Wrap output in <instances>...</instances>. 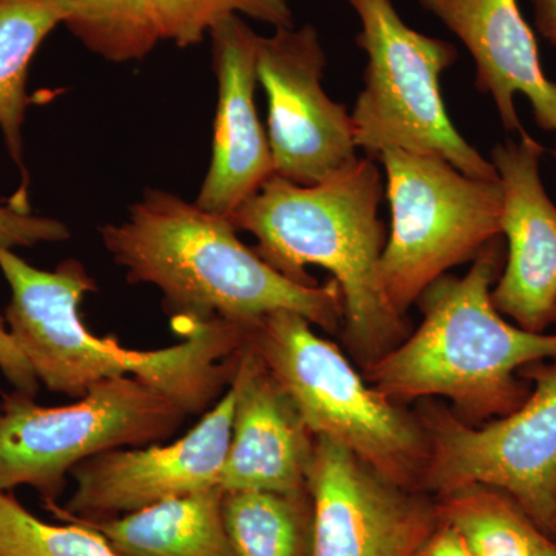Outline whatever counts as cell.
Masks as SVG:
<instances>
[{
  "label": "cell",
  "mask_w": 556,
  "mask_h": 556,
  "mask_svg": "<svg viewBox=\"0 0 556 556\" xmlns=\"http://www.w3.org/2000/svg\"><path fill=\"white\" fill-rule=\"evenodd\" d=\"M555 156H556V142H555V150H554Z\"/></svg>",
  "instance_id": "f1b7e54d"
},
{
  "label": "cell",
  "mask_w": 556,
  "mask_h": 556,
  "mask_svg": "<svg viewBox=\"0 0 556 556\" xmlns=\"http://www.w3.org/2000/svg\"><path fill=\"white\" fill-rule=\"evenodd\" d=\"M248 340L314 437L343 445L388 481L420 490L428 441L415 409L379 393L298 313L277 311L249 325Z\"/></svg>",
  "instance_id": "5b68a950"
},
{
  "label": "cell",
  "mask_w": 556,
  "mask_h": 556,
  "mask_svg": "<svg viewBox=\"0 0 556 556\" xmlns=\"http://www.w3.org/2000/svg\"><path fill=\"white\" fill-rule=\"evenodd\" d=\"M327 54L316 28L258 38L257 79L268 98L274 170L299 186L327 181L357 161L353 118L321 86Z\"/></svg>",
  "instance_id": "30bf717a"
},
{
  "label": "cell",
  "mask_w": 556,
  "mask_h": 556,
  "mask_svg": "<svg viewBox=\"0 0 556 556\" xmlns=\"http://www.w3.org/2000/svg\"><path fill=\"white\" fill-rule=\"evenodd\" d=\"M163 39L195 46L226 17L244 14L274 28L294 27L288 0H153Z\"/></svg>",
  "instance_id": "603a6c76"
},
{
  "label": "cell",
  "mask_w": 556,
  "mask_h": 556,
  "mask_svg": "<svg viewBox=\"0 0 556 556\" xmlns=\"http://www.w3.org/2000/svg\"><path fill=\"white\" fill-rule=\"evenodd\" d=\"M530 383L521 407L482 426H470L437 399L415 409L428 441L420 490L439 500L471 485L510 496L556 540V358L519 371Z\"/></svg>",
  "instance_id": "9c48e42d"
},
{
  "label": "cell",
  "mask_w": 556,
  "mask_h": 556,
  "mask_svg": "<svg viewBox=\"0 0 556 556\" xmlns=\"http://www.w3.org/2000/svg\"><path fill=\"white\" fill-rule=\"evenodd\" d=\"M538 31L556 46V0H530Z\"/></svg>",
  "instance_id": "4316f807"
},
{
  "label": "cell",
  "mask_w": 556,
  "mask_h": 556,
  "mask_svg": "<svg viewBox=\"0 0 556 556\" xmlns=\"http://www.w3.org/2000/svg\"><path fill=\"white\" fill-rule=\"evenodd\" d=\"M233 397L229 387L192 430L169 445L110 450L84 460L70 475L75 492L61 510L80 519L116 518L219 486Z\"/></svg>",
  "instance_id": "7c38bea8"
},
{
  "label": "cell",
  "mask_w": 556,
  "mask_h": 556,
  "mask_svg": "<svg viewBox=\"0 0 556 556\" xmlns=\"http://www.w3.org/2000/svg\"><path fill=\"white\" fill-rule=\"evenodd\" d=\"M223 496L222 486H214L108 519L70 517L58 503L46 507L62 522L100 533L118 556H233Z\"/></svg>",
  "instance_id": "e0dca14e"
},
{
  "label": "cell",
  "mask_w": 556,
  "mask_h": 556,
  "mask_svg": "<svg viewBox=\"0 0 556 556\" xmlns=\"http://www.w3.org/2000/svg\"><path fill=\"white\" fill-rule=\"evenodd\" d=\"M543 153L526 131L518 141L496 144L490 160L503 186L501 229L507 239L493 305L530 332H547L556 311V206L540 177Z\"/></svg>",
  "instance_id": "4fadbf2b"
},
{
  "label": "cell",
  "mask_w": 556,
  "mask_h": 556,
  "mask_svg": "<svg viewBox=\"0 0 556 556\" xmlns=\"http://www.w3.org/2000/svg\"><path fill=\"white\" fill-rule=\"evenodd\" d=\"M230 387L236 397L223 492H308L316 437L249 340L237 354Z\"/></svg>",
  "instance_id": "5bb4252c"
},
{
  "label": "cell",
  "mask_w": 556,
  "mask_h": 556,
  "mask_svg": "<svg viewBox=\"0 0 556 556\" xmlns=\"http://www.w3.org/2000/svg\"><path fill=\"white\" fill-rule=\"evenodd\" d=\"M0 556H118L108 541L79 522L50 525L10 492H0Z\"/></svg>",
  "instance_id": "7402d4cb"
},
{
  "label": "cell",
  "mask_w": 556,
  "mask_h": 556,
  "mask_svg": "<svg viewBox=\"0 0 556 556\" xmlns=\"http://www.w3.org/2000/svg\"><path fill=\"white\" fill-rule=\"evenodd\" d=\"M361 21L358 49L367 54L364 89L354 104L357 149L378 160L390 149L439 155L468 177L500 179L453 126L439 79L457 61L448 40L416 31L402 20L393 0H348Z\"/></svg>",
  "instance_id": "8992f818"
},
{
  "label": "cell",
  "mask_w": 556,
  "mask_h": 556,
  "mask_svg": "<svg viewBox=\"0 0 556 556\" xmlns=\"http://www.w3.org/2000/svg\"><path fill=\"white\" fill-rule=\"evenodd\" d=\"M503 241H492L463 277H439L417 299L422 321L397 346L362 368L383 396L397 402L447 399L470 426L515 412L530 394L519 371L556 358V334L530 332L493 305L503 270Z\"/></svg>",
  "instance_id": "277c9868"
},
{
  "label": "cell",
  "mask_w": 556,
  "mask_h": 556,
  "mask_svg": "<svg viewBox=\"0 0 556 556\" xmlns=\"http://www.w3.org/2000/svg\"><path fill=\"white\" fill-rule=\"evenodd\" d=\"M223 517L233 556H311L308 492H225Z\"/></svg>",
  "instance_id": "ffe728a7"
},
{
  "label": "cell",
  "mask_w": 556,
  "mask_h": 556,
  "mask_svg": "<svg viewBox=\"0 0 556 556\" xmlns=\"http://www.w3.org/2000/svg\"><path fill=\"white\" fill-rule=\"evenodd\" d=\"M228 217L174 193L149 189L129 218L101 229L102 243L134 285L163 294L170 320L252 325L291 311L329 334L343 325V298L332 278L303 287L268 265L237 236Z\"/></svg>",
  "instance_id": "3957f363"
},
{
  "label": "cell",
  "mask_w": 556,
  "mask_h": 556,
  "mask_svg": "<svg viewBox=\"0 0 556 556\" xmlns=\"http://www.w3.org/2000/svg\"><path fill=\"white\" fill-rule=\"evenodd\" d=\"M416 556H471L463 538L453 527L439 519L434 532L428 536Z\"/></svg>",
  "instance_id": "484cf974"
},
{
  "label": "cell",
  "mask_w": 556,
  "mask_h": 556,
  "mask_svg": "<svg viewBox=\"0 0 556 556\" xmlns=\"http://www.w3.org/2000/svg\"><path fill=\"white\" fill-rule=\"evenodd\" d=\"M0 270L11 291L5 309L11 338L53 393L80 399L104 380L134 376L193 416L204 415L228 391L248 325L177 318L172 325L185 338L178 345L129 350L116 339L98 338L80 320V302L98 287L78 260L43 270L0 248Z\"/></svg>",
  "instance_id": "6da1fadb"
},
{
  "label": "cell",
  "mask_w": 556,
  "mask_h": 556,
  "mask_svg": "<svg viewBox=\"0 0 556 556\" xmlns=\"http://www.w3.org/2000/svg\"><path fill=\"white\" fill-rule=\"evenodd\" d=\"M437 506L439 519L459 533L471 556H556V540L492 486L456 490Z\"/></svg>",
  "instance_id": "d6986e66"
},
{
  "label": "cell",
  "mask_w": 556,
  "mask_h": 556,
  "mask_svg": "<svg viewBox=\"0 0 556 556\" xmlns=\"http://www.w3.org/2000/svg\"><path fill=\"white\" fill-rule=\"evenodd\" d=\"M0 371L14 390L33 397L38 394L39 380L16 342L11 338L9 325L2 314H0Z\"/></svg>",
  "instance_id": "d4e9b609"
},
{
  "label": "cell",
  "mask_w": 556,
  "mask_h": 556,
  "mask_svg": "<svg viewBox=\"0 0 556 556\" xmlns=\"http://www.w3.org/2000/svg\"><path fill=\"white\" fill-rule=\"evenodd\" d=\"M208 36L218 102L211 166L195 204L229 218L276 170L254 101L260 36L237 14Z\"/></svg>",
  "instance_id": "9a60e30c"
},
{
  "label": "cell",
  "mask_w": 556,
  "mask_h": 556,
  "mask_svg": "<svg viewBox=\"0 0 556 556\" xmlns=\"http://www.w3.org/2000/svg\"><path fill=\"white\" fill-rule=\"evenodd\" d=\"M308 493L311 556H416L439 525L434 497L388 481L328 438H316Z\"/></svg>",
  "instance_id": "8fae6325"
},
{
  "label": "cell",
  "mask_w": 556,
  "mask_h": 556,
  "mask_svg": "<svg viewBox=\"0 0 556 556\" xmlns=\"http://www.w3.org/2000/svg\"><path fill=\"white\" fill-rule=\"evenodd\" d=\"M466 46L477 87L495 102L504 129L526 134L515 108L522 93L538 126L556 131V83L541 67L538 43L518 0H417Z\"/></svg>",
  "instance_id": "2e32d148"
},
{
  "label": "cell",
  "mask_w": 556,
  "mask_h": 556,
  "mask_svg": "<svg viewBox=\"0 0 556 556\" xmlns=\"http://www.w3.org/2000/svg\"><path fill=\"white\" fill-rule=\"evenodd\" d=\"M188 417L177 401L134 376L104 380L62 407H42L14 390L0 402V492L27 485L46 506L58 503L84 460L161 444Z\"/></svg>",
  "instance_id": "ba28073f"
},
{
  "label": "cell",
  "mask_w": 556,
  "mask_h": 556,
  "mask_svg": "<svg viewBox=\"0 0 556 556\" xmlns=\"http://www.w3.org/2000/svg\"><path fill=\"white\" fill-rule=\"evenodd\" d=\"M70 239V230L60 219L38 217L31 212L0 206V248H33Z\"/></svg>",
  "instance_id": "cb8c5ba5"
},
{
  "label": "cell",
  "mask_w": 556,
  "mask_h": 556,
  "mask_svg": "<svg viewBox=\"0 0 556 556\" xmlns=\"http://www.w3.org/2000/svg\"><path fill=\"white\" fill-rule=\"evenodd\" d=\"M383 193L375 160L357 159L316 186L273 175L229 215L233 228L255 237L252 249L260 257L289 280L316 287L308 266L331 274L342 291L343 343L361 369L412 332L408 317L393 308L380 283Z\"/></svg>",
  "instance_id": "7a4b0ae2"
},
{
  "label": "cell",
  "mask_w": 556,
  "mask_h": 556,
  "mask_svg": "<svg viewBox=\"0 0 556 556\" xmlns=\"http://www.w3.org/2000/svg\"><path fill=\"white\" fill-rule=\"evenodd\" d=\"M554 325H556V311H555Z\"/></svg>",
  "instance_id": "83f0119b"
},
{
  "label": "cell",
  "mask_w": 556,
  "mask_h": 556,
  "mask_svg": "<svg viewBox=\"0 0 556 556\" xmlns=\"http://www.w3.org/2000/svg\"><path fill=\"white\" fill-rule=\"evenodd\" d=\"M62 24L105 61L144 60L163 40L153 0H51Z\"/></svg>",
  "instance_id": "44dd1931"
},
{
  "label": "cell",
  "mask_w": 556,
  "mask_h": 556,
  "mask_svg": "<svg viewBox=\"0 0 556 556\" xmlns=\"http://www.w3.org/2000/svg\"><path fill=\"white\" fill-rule=\"evenodd\" d=\"M60 24L61 11L51 0H0V129L22 175V185L9 206L21 212H30L22 135L30 102L28 68L43 40Z\"/></svg>",
  "instance_id": "ac0fdd59"
},
{
  "label": "cell",
  "mask_w": 556,
  "mask_h": 556,
  "mask_svg": "<svg viewBox=\"0 0 556 556\" xmlns=\"http://www.w3.org/2000/svg\"><path fill=\"white\" fill-rule=\"evenodd\" d=\"M378 160L391 215L380 283L388 302L407 316L433 281L503 237V186L468 177L430 153L390 149Z\"/></svg>",
  "instance_id": "52a82bcc"
}]
</instances>
